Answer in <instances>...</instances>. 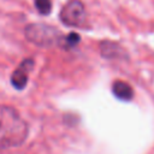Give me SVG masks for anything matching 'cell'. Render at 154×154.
<instances>
[{"label": "cell", "instance_id": "obj_1", "mask_svg": "<svg viewBox=\"0 0 154 154\" xmlns=\"http://www.w3.org/2000/svg\"><path fill=\"white\" fill-rule=\"evenodd\" d=\"M29 128L12 107L0 105V150L20 146L28 137Z\"/></svg>", "mask_w": 154, "mask_h": 154}, {"label": "cell", "instance_id": "obj_2", "mask_svg": "<svg viewBox=\"0 0 154 154\" xmlns=\"http://www.w3.org/2000/svg\"><path fill=\"white\" fill-rule=\"evenodd\" d=\"M24 34L28 41L40 47H53L63 45L64 36L57 28L52 25L31 23L25 28Z\"/></svg>", "mask_w": 154, "mask_h": 154}, {"label": "cell", "instance_id": "obj_3", "mask_svg": "<svg viewBox=\"0 0 154 154\" xmlns=\"http://www.w3.org/2000/svg\"><path fill=\"white\" fill-rule=\"evenodd\" d=\"M59 17L67 26L82 28L87 22V11L82 1L71 0L61 8Z\"/></svg>", "mask_w": 154, "mask_h": 154}, {"label": "cell", "instance_id": "obj_4", "mask_svg": "<svg viewBox=\"0 0 154 154\" xmlns=\"http://www.w3.org/2000/svg\"><path fill=\"white\" fill-rule=\"evenodd\" d=\"M32 67H34V60L30 58L24 59L17 66V69L13 71V73L11 76V83L16 89L20 90V89L25 88V85L28 83V76H29L30 71L32 70Z\"/></svg>", "mask_w": 154, "mask_h": 154}, {"label": "cell", "instance_id": "obj_5", "mask_svg": "<svg viewBox=\"0 0 154 154\" xmlns=\"http://www.w3.org/2000/svg\"><path fill=\"white\" fill-rule=\"evenodd\" d=\"M100 53L106 59H122L126 58V52L122 46L116 42L103 41L100 45Z\"/></svg>", "mask_w": 154, "mask_h": 154}, {"label": "cell", "instance_id": "obj_6", "mask_svg": "<svg viewBox=\"0 0 154 154\" xmlns=\"http://www.w3.org/2000/svg\"><path fill=\"white\" fill-rule=\"evenodd\" d=\"M112 93L117 99L123 101H130L134 97L132 87L124 81H116L112 84Z\"/></svg>", "mask_w": 154, "mask_h": 154}, {"label": "cell", "instance_id": "obj_7", "mask_svg": "<svg viewBox=\"0 0 154 154\" xmlns=\"http://www.w3.org/2000/svg\"><path fill=\"white\" fill-rule=\"evenodd\" d=\"M35 7L41 14H49L52 11L51 0H35Z\"/></svg>", "mask_w": 154, "mask_h": 154}, {"label": "cell", "instance_id": "obj_8", "mask_svg": "<svg viewBox=\"0 0 154 154\" xmlns=\"http://www.w3.org/2000/svg\"><path fill=\"white\" fill-rule=\"evenodd\" d=\"M78 42H79V36L76 32H71V34L64 36L61 46H64V47H75Z\"/></svg>", "mask_w": 154, "mask_h": 154}]
</instances>
